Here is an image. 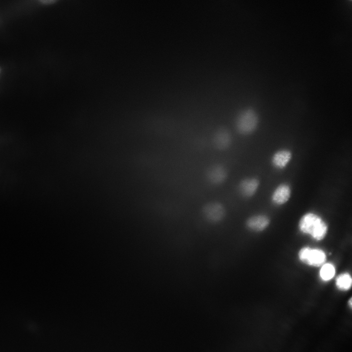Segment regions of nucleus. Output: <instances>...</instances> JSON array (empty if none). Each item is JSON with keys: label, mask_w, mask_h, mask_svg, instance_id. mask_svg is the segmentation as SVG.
<instances>
[{"label": "nucleus", "mask_w": 352, "mask_h": 352, "mask_svg": "<svg viewBox=\"0 0 352 352\" xmlns=\"http://www.w3.org/2000/svg\"><path fill=\"white\" fill-rule=\"evenodd\" d=\"M298 227L302 233L309 235L316 241L323 240L328 232V226L325 221L313 213L304 215L299 221Z\"/></svg>", "instance_id": "1"}, {"label": "nucleus", "mask_w": 352, "mask_h": 352, "mask_svg": "<svg viewBox=\"0 0 352 352\" xmlns=\"http://www.w3.org/2000/svg\"><path fill=\"white\" fill-rule=\"evenodd\" d=\"M258 121V116L256 111L251 108H245L236 115L234 120L235 129L241 135H248L255 130Z\"/></svg>", "instance_id": "2"}, {"label": "nucleus", "mask_w": 352, "mask_h": 352, "mask_svg": "<svg viewBox=\"0 0 352 352\" xmlns=\"http://www.w3.org/2000/svg\"><path fill=\"white\" fill-rule=\"evenodd\" d=\"M204 219L209 223L218 224L221 222L227 215L226 208L218 201H212L205 204L202 208Z\"/></svg>", "instance_id": "3"}, {"label": "nucleus", "mask_w": 352, "mask_h": 352, "mask_svg": "<svg viewBox=\"0 0 352 352\" xmlns=\"http://www.w3.org/2000/svg\"><path fill=\"white\" fill-rule=\"evenodd\" d=\"M229 172L224 165L216 163L210 165L204 173V179L208 184L218 187L224 184L228 179Z\"/></svg>", "instance_id": "4"}, {"label": "nucleus", "mask_w": 352, "mask_h": 352, "mask_svg": "<svg viewBox=\"0 0 352 352\" xmlns=\"http://www.w3.org/2000/svg\"><path fill=\"white\" fill-rule=\"evenodd\" d=\"M298 256L303 263L315 267L322 266L327 259L326 254L323 250L308 246L302 247L298 252Z\"/></svg>", "instance_id": "5"}, {"label": "nucleus", "mask_w": 352, "mask_h": 352, "mask_svg": "<svg viewBox=\"0 0 352 352\" xmlns=\"http://www.w3.org/2000/svg\"><path fill=\"white\" fill-rule=\"evenodd\" d=\"M233 138L230 132L226 128L217 129L211 137V143L214 148L220 152L227 151L231 148Z\"/></svg>", "instance_id": "6"}, {"label": "nucleus", "mask_w": 352, "mask_h": 352, "mask_svg": "<svg viewBox=\"0 0 352 352\" xmlns=\"http://www.w3.org/2000/svg\"><path fill=\"white\" fill-rule=\"evenodd\" d=\"M259 186V180L255 178H247L241 180L238 185L239 194L244 198L253 196Z\"/></svg>", "instance_id": "7"}, {"label": "nucleus", "mask_w": 352, "mask_h": 352, "mask_svg": "<svg viewBox=\"0 0 352 352\" xmlns=\"http://www.w3.org/2000/svg\"><path fill=\"white\" fill-rule=\"evenodd\" d=\"M269 218L264 215H256L249 217L245 222L246 228L254 232L262 231L268 226Z\"/></svg>", "instance_id": "8"}, {"label": "nucleus", "mask_w": 352, "mask_h": 352, "mask_svg": "<svg viewBox=\"0 0 352 352\" xmlns=\"http://www.w3.org/2000/svg\"><path fill=\"white\" fill-rule=\"evenodd\" d=\"M290 195V186L286 183L281 184L273 192L271 197L272 201L274 204L281 205L288 200Z\"/></svg>", "instance_id": "9"}, {"label": "nucleus", "mask_w": 352, "mask_h": 352, "mask_svg": "<svg viewBox=\"0 0 352 352\" xmlns=\"http://www.w3.org/2000/svg\"><path fill=\"white\" fill-rule=\"evenodd\" d=\"M292 157L291 152L287 150H282L274 154L272 158V163L278 169L285 168Z\"/></svg>", "instance_id": "10"}, {"label": "nucleus", "mask_w": 352, "mask_h": 352, "mask_svg": "<svg viewBox=\"0 0 352 352\" xmlns=\"http://www.w3.org/2000/svg\"><path fill=\"white\" fill-rule=\"evenodd\" d=\"M352 284L351 275L348 272H344L338 275L335 280L336 287L341 290L349 289Z\"/></svg>", "instance_id": "11"}, {"label": "nucleus", "mask_w": 352, "mask_h": 352, "mask_svg": "<svg viewBox=\"0 0 352 352\" xmlns=\"http://www.w3.org/2000/svg\"><path fill=\"white\" fill-rule=\"evenodd\" d=\"M335 273V267L330 263H325L323 264L319 272L320 277L324 281H328L331 279Z\"/></svg>", "instance_id": "12"}, {"label": "nucleus", "mask_w": 352, "mask_h": 352, "mask_svg": "<svg viewBox=\"0 0 352 352\" xmlns=\"http://www.w3.org/2000/svg\"><path fill=\"white\" fill-rule=\"evenodd\" d=\"M40 1L44 4H50L52 3L55 2L56 1V0H40Z\"/></svg>", "instance_id": "13"}]
</instances>
